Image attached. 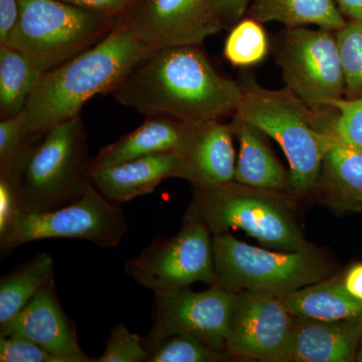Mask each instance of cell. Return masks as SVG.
<instances>
[{
	"label": "cell",
	"instance_id": "6da1fadb",
	"mask_svg": "<svg viewBox=\"0 0 362 362\" xmlns=\"http://www.w3.org/2000/svg\"><path fill=\"white\" fill-rule=\"evenodd\" d=\"M112 95L146 117L195 123L235 113L242 88L221 76L197 45H176L149 52Z\"/></svg>",
	"mask_w": 362,
	"mask_h": 362
},
{
	"label": "cell",
	"instance_id": "7a4b0ae2",
	"mask_svg": "<svg viewBox=\"0 0 362 362\" xmlns=\"http://www.w3.org/2000/svg\"><path fill=\"white\" fill-rule=\"evenodd\" d=\"M152 51L117 20L115 28L98 44L42 74L21 114L25 132L39 137L80 115L86 102L96 95L112 94Z\"/></svg>",
	"mask_w": 362,
	"mask_h": 362
},
{
	"label": "cell",
	"instance_id": "3957f363",
	"mask_svg": "<svg viewBox=\"0 0 362 362\" xmlns=\"http://www.w3.org/2000/svg\"><path fill=\"white\" fill-rule=\"evenodd\" d=\"M92 160L82 117L54 126L37 138L4 176L20 214L49 213L70 206L92 187Z\"/></svg>",
	"mask_w": 362,
	"mask_h": 362
},
{
	"label": "cell",
	"instance_id": "277c9868",
	"mask_svg": "<svg viewBox=\"0 0 362 362\" xmlns=\"http://www.w3.org/2000/svg\"><path fill=\"white\" fill-rule=\"evenodd\" d=\"M240 88L235 117L273 138L289 161L292 189L310 192L318 185L325 151V133L317 127L320 111H314L287 87L268 90L249 77Z\"/></svg>",
	"mask_w": 362,
	"mask_h": 362
},
{
	"label": "cell",
	"instance_id": "5b68a950",
	"mask_svg": "<svg viewBox=\"0 0 362 362\" xmlns=\"http://www.w3.org/2000/svg\"><path fill=\"white\" fill-rule=\"evenodd\" d=\"M185 218L202 221L214 235L239 228L280 251L310 249L277 192L246 187L235 180L218 187L195 188Z\"/></svg>",
	"mask_w": 362,
	"mask_h": 362
},
{
	"label": "cell",
	"instance_id": "8992f818",
	"mask_svg": "<svg viewBox=\"0 0 362 362\" xmlns=\"http://www.w3.org/2000/svg\"><path fill=\"white\" fill-rule=\"evenodd\" d=\"M18 1L20 18L7 45L44 73L98 44L118 20L62 0Z\"/></svg>",
	"mask_w": 362,
	"mask_h": 362
},
{
	"label": "cell",
	"instance_id": "52a82bcc",
	"mask_svg": "<svg viewBox=\"0 0 362 362\" xmlns=\"http://www.w3.org/2000/svg\"><path fill=\"white\" fill-rule=\"evenodd\" d=\"M216 282L230 293L284 296L327 277V263L311 249L272 252L251 246L230 233L214 235Z\"/></svg>",
	"mask_w": 362,
	"mask_h": 362
},
{
	"label": "cell",
	"instance_id": "ba28073f",
	"mask_svg": "<svg viewBox=\"0 0 362 362\" xmlns=\"http://www.w3.org/2000/svg\"><path fill=\"white\" fill-rule=\"evenodd\" d=\"M125 214L92 185L70 206L49 213H18L0 233L1 252L47 239H81L101 247H115L127 233Z\"/></svg>",
	"mask_w": 362,
	"mask_h": 362
},
{
	"label": "cell",
	"instance_id": "9c48e42d",
	"mask_svg": "<svg viewBox=\"0 0 362 362\" xmlns=\"http://www.w3.org/2000/svg\"><path fill=\"white\" fill-rule=\"evenodd\" d=\"M275 58L286 87L314 111L332 109L331 102L341 99L345 81L334 32L287 28L276 42Z\"/></svg>",
	"mask_w": 362,
	"mask_h": 362
},
{
	"label": "cell",
	"instance_id": "30bf717a",
	"mask_svg": "<svg viewBox=\"0 0 362 362\" xmlns=\"http://www.w3.org/2000/svg\"><path fill=\"white\" fill-rule=\"evenodd\" d=\"M124 271L156 293L185 289L195 282H216L213 238L202 221L187 220L170 239L156 240L126 263Z\"/></svg>",
	"mask_w": 362,
	"mask_h": 362
},
{
	"label": "cell",
	"instance_id": "8fae6325",
	"mask_svg": "<svg viewBox=\"0 0 362 362\" xmlns=\"http://www.w3.org/2000/svg\"><path fill=\"white\" fill-rule=\"evenodd\" d=\"M235 295L216 285L202 292L185 288L156 293L153 325L144 338L145 347L148 350L162 339L187 334L226 354V337Z\"/></svg>",
	"mask_w": 362,
	"mask_h": 362
},
{
	"label": "cell",
	"instance_id": "7c38bea8",
	"mask_svg": "<svg viewBox=\"0 0 362 362\" xmlns=\"http://www.w3.org/2000/svg\"><path fill=\"white\" fill-rule=\"evenodd\" d=\"M294 320L281 296L237 293L226 337V354L233 358L283 362Z\"/></svg>",
	"mask_w": 362,
	"mask_h": 362
},
{
	"label": "cell",
	"instance_id": "4fadbf2b",
	"mask_svg": "<svg viewBox=\"0 0 362 362\" xmlns=\"http://www.w3.org/2000/svg\"><path fill=\"white\" fill-rule=\"evenodd\" d=\"M118 20L153 49L199 45L223 28L216 0H139Z\"/></svg>",
	"mask_w": 362,
	"mask_h": 362
},
{
	"label": "cell",
	"instance_id": "5bb4252c",
	"mask_svg": "<svg viewBox=\"0 0 362 362\" xmlns=\"http://www.w3.org/2000/svg\"><path fill=\"white\" fill-rule=\"evenodd\" d=\"M0 337L28 338L65 362H96L81 349L75 324L62 309L54 281L42 287L11 320L0 324Z\"/></svg>",
	"mask_w": 362,
	"mask_h": 362
},
{
	"label": "cell",
	"instance_id": "9a60e30c",
	"mask_svg": "<svg viewBox=\"0 0 362 362\" xmlns=\"http://www.w3.org/2000/svg\"><path fill=\"white\" fill-rule=\"evenodd\" d=\"M230 124L218 120L188 123L180 178L194 188L218 187L235 180V156Z\"/></svg>",
	"mask_w": 362,
	"mask_h": 362
},
{
	"label": "cell",
	"instance_id": "2e32d148",
	"mask_svg": "<svg viewBox=\"0 0 362 362\" xmlns=\"http://www.w3.org/2000/svg\"><path fill=\"white\" fill-rule=\"evenodd\" d=\"M181 157L177 150L140 157L116 165L90 168L95 188L108 201L120 204L153 192L170 177H180Z\"/></svg>",
	"mask_w": 362,
	"mask_h": 362
},
{
	"label": "cell",
	"instance_id": "e0dca14e",
	"mask_svg": "<svg viewBox=\"0 0 362 362\" xmlns=\"http://www.w3.org/2000/svg\"><path fill=\"white\" fill-rule=\"evenodd\" d=\"M362 319L320 321L295 317L283 362L356 361Z\"/></svg>",
	"mask_w": 362,
	"mask_h": 362
},
{
	"label": "cell",
	"instance_id": "ac0fdd59",
	"mask_svg": "<svg viewBox=\"0 0 362 362\" xmlns=\"http://www.w3.org/2000/svg\"><path fill=\"white\" fill-rule=\"evenodd\" d=\"M335 113L334 108L320 112L317 122L326 137L319 181L334 201L362 204V148L337 134L332 125Z\"/></svg>",
	"mask_w": 362,
	"mask_h": 362
},
{
	"label": "cell",
	"instance_id": "d6986e66",
	"mask_svg": "<svg viewBox=\"0 0 362 362\" xmlns=\"http://www.w3.org/2000/svg\"><path fill=\"white\" fill-rule=\"evenodd\" d=\"M188 123L168 117H146L132 132L100 150L92 168L116 165L140 157L178 150L187 132Z\"/></svg>",
	"mask_w": 362,
	"mask_h": 362
},
{
	"label": "cell",
	"instance_id": "ffe728a7",
	"mask_svg": "<svg viewBox=\"0 0 362 362\" xmlns=\"http://www.w3.org/2000/svg\"><path fill=\"white\" fill-rule=\"evenodd\" d=\"M240 141L235 181L246 187L281 192L291 187L289 175L269 148L264 132L256 126L233 116L230 123Z\"/></svg>",
	"mask_w": 362,
	"mask_h": 362
},
{
	"label": "cell",
	"instance_id": "44dd1931",
	"mask_svg": "<svg viewBox=\"0 0 362 362\" xmlns=\"http://www.w3.org/2000/svg\"><path fill=\"white\" fill-rule=\"evenodd\" d=\"M281 297L295 317L320 321L362 319V302L335 279L314 283Z\"/></svg>",
	"mask_w": 362,
	"mask_h": 362
},
{
	"label": "cell",
	"instance_id": "7402d4cb",
	"mask_svg": "<svg viewBox=\"0 0 362 362\" xmlns=\"http://www.w3.org/2000/svg\"><path fill=\"white\" fill-rule=\"evenodd\" d=\"M249 13L261 23L278 21L287 28L314 25L335 33L346 25L333 0H252Z\"/></svg>",
	"mask_w": 362,
	"mask_h": 362
},
{
	"label": "cell",
	"instance_id": "603a6c76",
	"mask_svg": "<svg viewBox=\"0 0 362 362\" xmlns=\"http://www.w3.org/2000/svg\"><path fill=\"white\" fill-rule=\"evenodd\" d=\"M54 259L40 252L0 280V324L16 316L47 283L54 281Z\"/></svg>",
	"mask_w": 362,
	"mask_h": 362
},
{
	"label": "cell",
	"instance_id": "cb8c5ba5",
	"mask_svg": "<svg viewBox=\"0 0 362 362\" xmlns=\"http://www.w3.org/2000/svg\"><path fill=\"white\" fill-rule=\"evenodd\" d=\"M44 71L25 54L8 45H0V117L20 115Z\"/></svg>",
	"mask_w": 362,
	"mask_h": 362
},
{
	"label": "cell",
	"instance_id": "d4e9b609",
	"mask_svg": "<svg viewBox=\"0 0 362 362\" xmlns=\"http://www.w3.org/2000/svg\"><path fill=\"white\" fill-rule=\"evenodd\" d=\"M270 49L268 35L259 21L245 18L233 26L223 47V56L239 68L261 63Z\"/></svg>",
	"mask_w": 362,
	"mask_h": 362
},
{
	"label": "cell",
	"instance_id": "484cf974",
	"mask_svg": "<svg viewBox=\"0 0 362 362\" xmlns=\"http://www.w3.org/2000/svg\"><path fill=\"white\" fill-rule=\"evenodd\" d=\"M226 356L199 338L177 334L149 347L147 362H213L223 361Z\"/></svg>",
	"mask_w": 362,
	"mask_h": 362
},
{
	"label": "cell",
	"instance_id": "4316f807",
	"mask_svg": "<svg viewBox=\"0 0 362 362\" xmlns=\"http://www.w3.org/2000/svg\"><path fill=\"white\" fill-rule=\"evenodd\" d=\"M345 90H362V21L352 20L335 32Z\"/></svg>",
	"mask_w": 362,
	"mask_h": 362
},
{
	"label": "cell",
	"instance_id": "83f0119b",
	"mask_svg": "<svg viewBox=\"0 0 362 362\" xmlns=\"http://www.w3.org/2000/svg\"><path fill=\"white\" fill-rule=\"evenodd\" d=\"M40 137V136H39ZM39 137L25 132L23 117H11L0 121V175H6L26 150Z\"/></svg>",
	"mask_w": 362,
	"mask_h": 362
},
{
	"label": "cell",
	"instance_id": "f1b7e54d",
	"mask_svg": "<svg viewBox=\"0 0 362 362\" xmlns=\"http://www.w3.org/2000/svg\"><path fill=\"white\" fill-rule=\"evenodd\" d=\"M147 359L148 350L144 338L119 323L112 328L103 356L96 358V362H147Z\"/></svg>",
	"mask_w": 362,
	"mask_h": 362
},
{
	"label": "cell",
	"instance_id": "f546056e",
	"mask_svg": "<svg viewBox=\"0 0 362 362\" xmlns=\"http://www.w3.org/2000/svg\"><path fill=\"white\" fill-rule=\"evenodd\" d=\"M329 107L337 110L332 125L337 134L362 148V97L341 98L331 102Z\"/></svg>",
	"mask_w": 362,
	"mask_h": 362
},
{
	"label": "cell",
	"instance_id": "4dcf8cb0",
	"mask_svg": "<svg viewBox=\"0 0 362 362\" xmlns=\"http://www.w3.org/2000/svg\"><path fill=\"white\" fill-rule=\"evenodd\" d=\"M1 362H65L44 347L23 337H0Z\"/></svg>",
	"mask_w": 362,
	"mask_h": 362
},
{
	"label": "cell",
	"instance_id": "1f68e13d",
	"mask_svg": "<svg viewBox=\"0 0 362 362\" xmlns=\"http://www.w3.org/2000/svg\"><path fill=\"white\" fill-rule=\"evenodd\" d=\"M87 11L119 18L132 8L139 0H62Z\"/></svg>",
	"mask_w": 362,
	"mask_h": 362
},
{
	"label": "cell",
	"instance_id": "d6a6232c",
	"mask_svg": "<svg viewBox=\"0 0 362 362\" xmlns=\"http://www.w3.org/2000/svg\"><path fill=\"white\" fill-rule=\"evenodd\" d=\"M18 0H0V45H7L20 18Z\"/></svg>",
	"mask_w": 362,
	"mask_h": 362
},
{
	"label": "cell",
	"instance_id": "836d02e7",
	"mask_svg": "<svg viewBox=\"0 0 362 362\" xmlns=\"http://www.w3.org/2000/svg\"><path fill=\"white\" fill-rule=\"evenodd\" d=\"M18 213L13 187L6 177L0 176V233L6 230Z\"/></svg>",
	"mask_w": 362,
	"mask_h": 362
},
{
	"label": "cell",
	"instance_id": "e575fe53",
	"mask_svg": "<svg viewBox=\"0 0 362 362\" xmlns=\"http://www.w3.org/2000/svg\"><path fill=\"white\" fill-rule=\"evenodd\" d=\"M251 0H216V9L221 25L233 26L242 21Z\"/></svg>",
	"mask_w": 362,
	"mask_h": 362
},
{
	"label": "cell",
	"instance_id": "d590c367",
	"mask_svg": "<svg viewBox=\"0 0 362 362\" xmlns=\"http://www.w3.org/2000/svg\"><path fill=\"white\" fill-rule=\"evenodd\" d=\"M343 284L352 296L362 302V263L349 269L343 280Z\"/></svg>",
	"mask_w": 362,
	"mask_h": 362
},
{
	"label": "cell",
	"instance_id": "8d00e7d4",
	"mask_svg": "<svg viewBox=\"0 0 362 362\" xmlns=\"http://www.w3.org/2000/svg\"><path fill=\"white\" fill-rule=\"evenodd\" d=\"M343 13L351 20L362 21V0H337Z\"/></svg>",
	"mask_w": 362,
	"mask_h": 362
},
{
	"label": "cell",
	"instance_id": "74e56055",
	"mask_svg": "<svg viewBox=\"0 0 362 362\" xmlns=\"http://www.w3.org/2000/svg\"><path fill=\"white\" fill-rule=\"evenodd\" d=\"M356 361L362 362V325H361V337H359L358 347H357Z\"/></svg>",
	"mask_w": 362,
	"mask_h": 362
},
{
	"label": "cell",
	"instance_id": "f35d334b",
	"mask_svg": "<svg viewBox=\"0 0 362 362\" xmlns=\"http://www.w3.org/2000/svg\"></svg>",
	"mask_w": 362,
	"mask_h": 362
}]
</instances>
